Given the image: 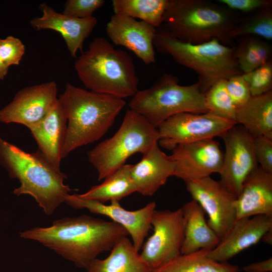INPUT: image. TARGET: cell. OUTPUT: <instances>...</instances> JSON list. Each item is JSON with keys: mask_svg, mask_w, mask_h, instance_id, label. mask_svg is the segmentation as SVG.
Returning <instances> with one entry per match:
<instances>
[{"mask_svg": "<svg viewBox=\"0 0 272 272\" xmlns=\"http://www.w3.org/2000/svg\"><path fill=\"white\" fill-rule=\"evenodd\" d=\"M128 235L124 228L114 222L87 215L64 217L53 221L49 227H35L20 233L22 238L37 241L86 270L99 254L111 250Z\"/></svg>", "mask_w": 272, "mask_h": 272, "instance_id": "1", "label": "cell"}, {"mask_svg": "<svg viewBox=\"0 0 272 272\" xmlns=\"http://www.w3.org/2000/svg\"><path fill=\"white\" fill-rule=\"evenodd\" d=\"M58 100L67 120V133L62 158L78 148L102 138L126 105L122 99L65 85Z\"/></svg>", "mask_w": 272, "mask_h": 272, "instance_id": "2", "label": "cell"}, {"mask_svg": "<svg viewBox=\"0 0 272 272\" xmlns=\"http://www.w3.org/2000/svg\"><path fill=\"white\" fill-rule=\"evenodd\" d=\"M0 165L20 183L14 194L31 196L47 215L53 214L72 191L64 183L66 175L51 165L38 150L27 153L1 135Z\"/></svg>", "mask_w": 272, "mask_h": 272, "instance_id": "3", "label": "cell"}, {"mask_svg": "<svg viewBox=\"0 0 272 272\" xmlns=\"http://www.w3.org/2000/svg\"><path fill=\"white\" fill-rule=\"evenodd\" d=\"M74 67L89 91L122 99L139 90V78L131 57L106 39L95 38L76 59Z\"/></svg>", "mask_w": 272, "mask_h": 272, "instance_id": "4", "label": "cell"}, {"mask_svg": "<svg viewBox=\"0 0 272 272\" xmlns=\"http://www.w3.org/2000/svg\"><path fill=\"white\" fill-rule=\"evenodd\" d=\"M238 22L234 11L208 0H169L163 17L168 33L193 44L216 38L234 46L229 35Z\"/></svg>", "mask_w": 272, "mask_h": 272, "instance_id": "5", "label": "cell"}, {"mask_svg": "<svg viewBox=\"0 0 272 272\" xmlns=\"http://www.w3.org/2000/svg\"><path fill=\"white\" fill-rule=\"evenodd\" d=\"M153 44L158 52L171 56L177 63L194 71L204 94L217 82L243 74L235 57V46L225 45L217 39L193 44L163 31L157 32Z\"/></svg>", "mask_w": 272, "mask_h": 272, "instance_id": "6", "label": "cell"}, {"mask_svg": "<svg viewBox=\"0 0 272 272\" xmlns=\"http://www.w3.org/2000/svg\"><path fill=\"white\" fill-rule=\"evenodd\" d=\"M178 82L176 76L163 74L149 88L138 90L128 103L129 109L142 115L156 128L178 113H207L205 94L198 83L183 86Z\"/></svg>", "mask_w": 272, "mask_h": 272, "instance_id": "7", "label": "cell"}, {"mask_svg": "<svg viewBox=\"0 0 272 272\" xmlns=\"http://www.w3.org/2000/svg\"><path fill=\"white\" fill-rule=\"evenodd\" d=\"M157 128L142 115L128 109L117 131L89 151V162L98 173L100 181L125 164L133 154L146 153L158 143Z\"/></svg>", "mask_w": 272, "mask_h": 272, "instance_id": "8", "label": "cell"}, {"mask_svg": "<svg viewBox=\"0 0 272 272\" xmlns=\"http://www.w3.org/2000/svg\"><path fill=\"white\" fill-rule=\"evenodd\" d=\"M151 224L154 233L144 243L140 255L152 271L181 254L185 227L182 208L155 210Z\"/></svg>", "mask_w": 272, "mask_h": 272, "instance_id": "9", "label": "cell"}, {"mask_svg": "<svg viewBox=\"0 0 272 272\" xmlns=\"http://www.w3.org/2000/svg\"><path fill=\"white\" fill-rule=\"evenodd\" d=\"M236 124L209 112L178 113L165 120L157 128L158 144L166 149L173 150L181 144L221 138Z\"/></svg>", "mask_w": 272, "mask_h": 272, "instance_id": "10", "label": "cell"}, {"mask_svg": "<svg viewBox=\"0 0 272 272\" xmlns=\"http://www.w3.org/2000/svg\"><path fill=\"white\" fill-rule=\"evenodd\" d=\"M187 190L209 217L208 224L221 240L236 220L237 197L210 176L185 182Z\"/></svg>", "mask_w": 272, "mask_h": 272, "instance_id": "11", "label": "cell"}, {"mask_svg": "<svg viewBox=\"0 0 272 272\" xmlns=\"http://www.w3.org/2000/svg\"><path fill=\"white\" fill-rule=\"evenodd\" d=\"M221 138L225 151L220 181L237 197L247 177L258 166L253 137L241 125L236 124Z\"/></svg>", "mask_w": 272, "mask_h": 272, "instance_id": "12", "label": "cell"}, {"mask_svg": "<svg viewBox=\"0 0 272 272\" xmlns=\"http://www.w3.org/2000/svg\"><path fill=\"white\" fill-rule=\"evenodd\" d=\"M57 95L55 81L25 87L0 110V121L18 123L29 128L50 112L58 100Z\"/></svg>", "mask_w": 272, "mask_h": 272, "instance_id": "13", "label": "cell"}, {"mask_svg": "<svg viewBox=\"0 0 272 272\" xmlns=\"http://www.w3.org/2000/svg\"><path fill=\"white\" fill-rule=\"evenodd\" d=\"M68 206L74 209H87L90 212L106 216L112 221L122 226L132 239L135 249L139 251L144 243L150 229L151 220L156 210V203L152 201L139 210L130 211L123 208L119 201H111L110 205L81 198L78 194H69L65 199Z\"/></svg>", "mask_w": 272, "mask_h": 272, "instance_id": "14", "label": "cell"}, {"mask_svg": "<svg viewBox=\"0 0 272 272\" xmlns=\"http://www.w3.org/2000/svg\"><path fill=\"white\" fill-rule=\"evenodd\" d=\"M171 155L175 163L174 176L184 182L220 173L224 152L214 139H205L177 146Z\"/></svg>", "mask_w": 272, "mask_h": 272, "instance_id": "15", "label": "cell"}, {"mask_svg": "<svg viewBox=\"0 0 272 272\" xmlns=\"http://www.w3.org/2000/svg\"><path fill=\"white\" fill-rule=\"evenodd\" d=\"M106 32L112 42L132 51L146 64L155 62L153 44L156 28L143 21L118 14L113 15Z\"/></svg>", "mask_w": 272, "mask_h": 272, "instance_id": "16", "label": "cell"}, {"mask_svg": "<svg viewBox=\"0 0 272 272\" xmlns=\"http://www.w3.org/2000/svg\"><path fill=\"white\" fill-rule=\"evenodd\" d=\"M39 9L42 15L32 18L30 25L37 30H52L59 32L65 41L71 56L77 58V53L83 52V44L96 26L98 21L94 16L77 18L57 13L45 3Z\"/></svg>", "mask_w": 272, "mask_h": 272, "instance_id": "17", "label": "cell"}, {"mask_svg": "<svg viewBox=\"0 0 272 272\" xmlns=\"http://www.w3.org/2000/svg\"><path fill=\"white\" fill-rule=\"evenodd\" d=\"M272 228V217L256 215L236 219L227 234L208 255L220 262L230 259L247 248L257 244Z\"/></svg>", "mask_w": 272, "mask_h": 272, "instance_id": "18", "label": "cell"}, {"mask_svg": "<svg viewBox=\"0 0 272 272\" xmlns=\"http://www.w3.org/2000/svg\"><path fill=\"white\" fill-rule=\"evenodd\" d=\"M67 120L58 100L50 112L29 129L38 151L55 168L60 170L62 151L67 133Z\"/></svg>", "mask_w": 272, "mask_h": 272, "instance_id": "19", "label": "cell"}, {"mask_svg": "<svg viewBox=\"0 0 272 272\" xmlns=\"http://www.w3.org/2000/svg\"><path fill=\"white\" fill-rule=\"evenodd\" d=\"M143 155L141 160L132 165L131 175L136 192L151 196L174 176L176 165L171 155L160 150L158 143Z\"/></svg>", "mask_w": 272, "mask_h": 272, "instance_id": "20", "label": "cell"}, {"mask_svg": "<svg viewBox=\"0 0 272 272\" xmlns=\"http://www.w3.org/2000/svg\"><path fill=\"white\" fill-rule=\"evenodd\" d=\"M236 219L272 217V174L258 166L247 177L235 201Z\"/></svg>", "mask_w": 272, "mask_h": 272, "instance_id": "21", "label": "cell"}, {"mask_svg": "<svg viewBox=\"0 0 272 272\" xmlns=\"http://www.w3.org/2000/svg\"><path fill=\"white\" fill-rule=\"evenodd\" d=\"M181 208L185 227L181 254H189L200 249H214L220 239L208 225L203 209L193 199Z\"/></svg>", "mask_w": 272, "mask_h": 272, "instance_id": "22", "label": "cell"}, {"mask_svg": "<svg viewBox=\"0 0 272 272\" xmlns=\"http://www.w3.org/2000/svg\"><path fill=\"white\" fill-rule=\"evenodd\" d=\"M236 122L253 137L272 139V91L251 96L236 109Z\"/></svg>", "mask_w": 272, "mask_h": 272, "instance_id": "23", "label": "cell"}, {"mask_svg": "<svg viewBox=\"0 0 272 272\" xmlns=\"http://www.w3.org/2000/svg\"><path fill=\"white\" fill-rule=\"evenodd\" d=\"M87 270V272H152L127 236L116 242L106 258L95 259Z\"/></svg>", "mask_w": 272, "mask_h": 272, "instance_id": "24", "label": "cell"}, {"mask_svg": "<svg viewBox=\"0 0 272 272\" xmlns=\"http://www.w3.org/2000/svg\"><path fill=\"white\" fill-rule=\"evenodd\" d=\"M132 165L124 164L100 184L93 186L84 193L78 194L79 196L104 203L108 200L119 201L136 192L131 175Z\"/></svg>", "mask_w": 272, "mask_h": 272, "instance_id": "25", "label": "cell"}, {"mask_svg": "<svg viewBox=\"0 0 272 272\" xmlns=\"http://www.w3.org/2000/svg\"><path fill=\"white\" fill-rule=\"evenodd\" d=\"M210 250L200 249L180 254L167 264L152 272H238L237 265L218 262L209 257Z\"/></svg>", "mask_w": 272, "mask_h": 272, "instance_id": "26", "label": "cell"}, {"mask_svg": "<svg viewBox=\"0 0 272 272\" xmlns=\"http://www.w3.org/2000/svg\"><path fill=\"white\" fill-rule=\"evenodd\" d=\"M236 38L235 57L242 74L251 72L271 59V47L265 40L252 35Z\"/></svg>", "mask_w": 272, "mask_h": 272, "instance_id": "27", "label": "cell"}, {"mask_svg": "<svg viewBox=\"0 0 272 272\" xmlns=\"http://www.w3.org/2000/svg\"><path fill=\"white\" fill-rule=\"evenodd\" d=\"M169 0H112L114 14L140 19L155 27L163 23Z\"/></svg>", "mask_w": 272, "mask_h": 272, "instance_id": "28", "label": "cell"}, {"mask_svg": "<svg viewBox=\"0 0 272 272\" xmlns=\"http://www.w3.org/2000/svg\"><path fill=\"white\" fill-rule=\"evenodd\" d=\"M232 39L245 35L272 39V7L257 10L246 19L239 21L230 33Z\"/></svg>", "mask_w": 272, "mask_h": 272, "instance_id": "29", "label": "cell"}, {"mask_svg": "<svg viewBox=\"0 0 272 272\" xmlns=\"http://www.w3.org/2000/svg\"><path fill=\"white\" fill-rule=\"evenodd\" d=\"M226 81L221 80L209 89L205 93V104L207 112L236 123V107L227 90Z\"/></svg>", "mask_w": 272, "mask_h": 272, "instance_id": "30", "label": "cell"}, {"mask_svg": "<svg viewBox=\"0 0 272 272\" xmlns=\"http://www.w3.org/2000/svg\"><path fill=\"white\" fill-rule=\"evenodd\" d=\"M242 75L249 85L251 96L260 95L272 91L271 59Z\"/></svg>", "mask_w": 272, "mask_h": 272, "instance_id": "31", "label": "cell"}, {"mask_svg": "<svg viewBox=\"0 0 272 272\" xmlns=\"http://www.w3.org/2000/svg\"><path fill=\"white\" fill-rule=\"evenodd\" d=\"M25 46L19 38L10 35L0 40V55L9 67L19 65L25 52Z\"/></svg>", "mask_w": 272, "mask_h": 272, "instance_id": "32", "label": "cell"}, {"mask_svg": "<svg viewBox=\"0 0 272 272\" xmlns=\"http://www.w3.org/2000/svg\"><path fill=\"white\" fill-rule=\"evenodd\" d=\"M105 2L103 0H67L62 13L77 18L90 17Z\"/></svg>", "mask_w": 272, "mask_h": 272, "instance_id": "33", "label": "cell"}, {"mask_svg": "<svg viewBox=\"0 0 272 272\" xmlns=\"http://www.w3.org/2000/svg\"><path fill=\"white\" fill-rule=\"evenodd\" d=\"M226 85L236 109L246 103L251 97L249 85L242 74L229 78L226 81Z\"/></svg>", "mask_w": 272, "mask_h": 272, "instance_id": "34", "label": "cell"}, {"mask_svg": "<svg viewBox=\"0 0 272 272\" xmlns=\"http://www.w3.org/2000/svg\"><path fill=\"white\" fill-rule=\"evenodd\" d=\"M253 146L258 166L272 174V139L264 136L253 137Z\"/></svg>", "mask_w": 272, "mask_h": 272, "instance_id": "35", "label": "cell"}, {"mask_svg": "<svg viewBox=\"0 0 272 272\" xmlns=\"http://www.w3.org/2000/svg\"><path fill=\"white\" fill-rule=\"evenodd\" d=\"M216 2L234 11H238L246 13L272 7L271 0H217Z\"/></svg>", "mask_w": 272, "mask_h": 272, "instance_id": "36", "label": "cell"}, {"mask_svg": "<svg viewBox=\"0 0 272 272\" xmlns=\"http://www.w3.org/2000/svg\"><path fill=\"white\" fill-rule=\"evenodd\" d=\"M243 270L246 272H271L272 271V258L255 262L244 266Z\"/></svg>", "mask_w": 272, "mask_h": 272, "instance_id": "37", "label": "cell"}, {"mask_svg": "<svg viewBox=\"0 0 272 272\" xmlns=\"http://www.w3.org/2000/svg\"><path fill=\"white\" fill-rule=\"evenodd\" d=\"M0 38V40H1ZM9 67L3 61L0 55V80H4L8 73Z\"/></svg>", "mask_w": 272, "mask_h": 272, "instance_id": "38", "label": "cell"}, {"mask_svg": "<svg viewBox=\"0 0 272 272\" xmlns=\"http://www.w3.org/2000/svg\"><path fill=\"white\" fill-rule=\"evenodd\" d=\"M261 240L268 244H272V228L270 229L264 234Z\"/></svg>", "mask_w": 272, "mask_h": 272, "instance_id": "39", "label": "cell"}]
</instances>
